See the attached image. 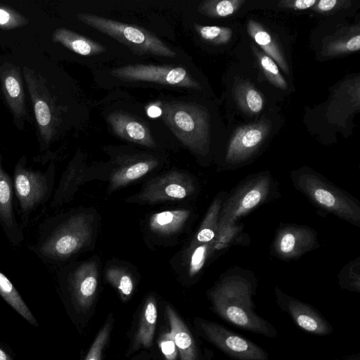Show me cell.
<instances>
[{
    "label": "cell",
    "mask_w": 360,
    "mask_h": 360,
    "mask_svg": "<svg viewBox=\"0 0 360 360\" xmlns=\"http://www.w3.org/2000/svg\"><path fill=\"white\" fill-rule=\"evenodd\" d=\"M188 210H166L153 214L149 220L150 229L158 234L171 235L180 231L189 218Z\"/></svg>",
    "instance_id": "cell-20"
},
{
    "label": "cell",
    "mask_w": 360,
    "mask_h": 360,
    "mask_svg": "<svg viewBox=\"0 0 360 360\" xmlns=\"http://www.w3.org/2000/svg\"><path fill=\"white\" fill-rule=\"evenodd\" d=\"M21 18L18 17L15 13L0 7V27H13L21 23Z\"/></svg>",
    "instance_id": "cell-38"
},
{
    "label": "cell",
    "mask_w": 360,
    "mask_h": 360,
    "mask_svg": "<svg viewBox=\"0 0 360 360\" xmlns=\"http://www.w3.org/2000/svg\"><path fill=\"white\" fill-rule=\"evenodd\" d=\"M248 31L253 40L264 50L267 56L275 60L285 72L288 66L280 46L271 34L255 20H250Z\"/></svg>",
    "instance_id": "cell-22"
},
{
    "label": "cell",
    "mask_w": 360,
    "mask_h": 360,
    "mask_svg": "<svg viewBox=\"0 0 360 360\" xmlns=\"http://www.w3.org/2000/svg\"><path fill=\"white\" fill-rule=\"evenodd\" d=\"M12 189L11 179L3 169L0 160V221L10 232L15 229Z\"/></svg>",
    "instance_id": "cell-24"
},
{
    "label": "cell",
    "mask_w": 360,
    "mask_h": 360,
    "mask_svg": "<svg viewBox=\"0 0 360 360\" xmlns=\"http://www.w3.org/2000/svg\"><path fill=\"white\" fill-rule=\"evenodd\" d=\"M316 2V0H296L294 1H283L282 3H285L287 7L302 10L311 7Z\"/></svg>",
    "instance_id": "cell-39"
},
{
    "label": "cell",
    "mask_w": 360,
    "mask_h": 360,
    "mask_svg": "<svg viewBox=\"0 0 360 360\" xmlns=\"http://www.w3.org/2000/svg\"><path fill=\"white\" fill-rule=\"evenodd\" d=\"M193 323L200 337L232 360H269L263 347L219 323L195 317Z\"/></svg>",
    "instance_id": "cell-6"
},
{
    "label": "cell",
    "mask_w": 360,
    "mask_h": 360,
    "mask_svg": "<svg viewBox=\"0 0 360 360\" xmlns=\"http://www.w3.org/2000/svg\"><path fill=\"white\" fill-rule=\"evenodd\" d=\"M328 360H360V353H353L340 358H335Z\"/></svg>",
    "instance_id": "cell-42"
},
{
    "label": "cell",
    "mask_w": 360,
    "mask_h": 360,
    "mask_svg": "<svg viewBox=\"0 0 360 360\" xmlns=\"http://www.w3.org/2000/svg\"><path fill=\"white\" fill-rule=\"evenodd\" d=\"M3 91L6 99L15 117H22L25 112V96L22 79L18 68L11 66L1 73Z\"/></svg>",
    "instance_id": "cell-19"
},
{
    "label": "cell",
    "mask_w": 360,
    "mask_h": 360,
    "mask_svg": "<svg viewBox=\"0 0 360 360\" xmlns=\"http://www.w3.org/2000/svg\"><path fill=\"white\" fill-rule=\"evenodd\" d=\"M274 295L280 310L286 314L303 332L320 337L333 333V326L311 304L287 295L278 287L274 288Z\"/></svg>",
    "instance_id": "cell-8"
},
{
    "label": "cell",
    "mask_w": 360,
    "mask_h": 360,
    "mask_svg": "<svg viewBox=\"0 0 360 360\" xmlns=\"http://www.w3.org/2000/svg\"><path fill=\"white\" fill-rule=\"evenodd\" d=\"M315 232L306 226L287 225L281 229L275 238L273 249L281 259H294L315 248Z\"/></svg>",
    "instance_id": "cell-13"
},
{
    "label": "cell",
    "mask_w": 360,
    "mask_h": 360,
    "mask_svg": "<svg viewBox=\"0 0 360 360\" xmlns=\"http://www.w3.org/2000/svg\"><path fill=\"white\" fill-rule=\"evenodd\" d=\"M337 0H321L317 1L316 8L320 11H328L335 7Z\"/></svg>",
    "instance_id": "cell-40"
},
{
    "label": "cell",
    "mask_w": 360,
    "mask_h": 360,
    "mask_svg": "<svg viewBox=\"0 0 360 360\" xmlns=\"http://www.w3.org/2000/svg\"><path fill=\"white\" fill-rule=\"evenodd\" d=\"M112 75L128 81L150 82L163 85L200 89L199 84L181 67L129 65L114 69Z\"/></svg>",
    "instance_id": "cell-9"
},
{
    "label": "cell",
    "mask_w": 360,
    "mask_h": 360,
    "mask_svg": "<svg viewBox=\"0 0 360 360\" xmlns=\"http://www.w3.org/2000/svg\"><path fill=\"white\" fill-rule=\"evenodd\" d=\"M254 50L261 68L266 77L274 85L281 89H285L287 88L286 82L281 74L275 61L271 57L258 51L255 48H254Z\"/></svg>",
    "instance_id": "cell-32"
},
{
    "label": "cell",
    "mask_w": 360,
    "mask_h": 360,
    "mask_svg": "<svg viewBox=\"0 0 360 360\" xmlns=\"http://www.w3.org/2000/svg\"><path fill=\"white\" fill-rule=\"evenodd\" d=\"M131 360H149V354L148 352L143 351L134 356Z\"/></svg>",
    "instance_id": "cell-43"
},
{
    "label": "cell",
    "mask_w": 360,
    "mask_h": 360,
    "mask_svg": "<svg viewBox=\"0 0 360 360\" xmlns=\"http://www.w3.org/2000/svg\"><path fill=\"white\" fill-rule=\"evenodd\" d=\"M92 230L89 215H73L42 240L38 248L39 255L47 259H66L89 243Z\"/></svg>",
    "instance_id": "cell-5"
},
{
    "label": "cell",
    "mask_w": 360,
    "mask_h": 360,
    "mask_svg": "<svg viewBox=\"0 0 360 360\" xmlns=\"http://www.w3.org/2000/svg\"><path fill=\"white\" fill-rule=\"evenodd\" d=\"M237 103L243 111L256 114L263 108V99L260 94L248 82L238 84L235 89Z\"/></svg>",
    "instance_id": "cell-27"
},
{
    "label": "cell",
    "mask_w": 360,
    "mask_h": 360,
    "mask_svg": "<svg viewBox=\"0 0 360 360\" xmlns=\"http://www.w3.org/2000/svg\"><path fill=\"white\" fill-rule=\"evenodd\" d=\"M25 77L27 86H29L40 133L44 139L48 141L53 134V121L51 100L46 96V92L45 96H43V91H41V89H38L36 83L32 82L26 75H25Z\"/></svg>",
    "instance_id": "cell-18"
},
{
    "label": "cell",
    "mask_w": 360,
    "mask_h": 360,
    "mask_svg": "<svg viewBox=\"0 0 360 360\" xmlns=\"http://www.w3.org/2000/svg\"><path fill=\"white\" fill-rule=\"evenodd\" d=\"M292 179L297 188L316 205L342 219L359 226V204L320 174L301 170L292 174Z\"/></svg>",
    "instance_id": "cell-2"
},
{
    "label": "cell",
    "mask_w": 360,
    "mask_h": 360,
    "mask_svg": "<svg viewBox=\"0 0 360 360\" xmlns=\"http://www.w3.org/2000/svg\"><path fill=\"white\" fill-rule=\"evenodd\" d=\"M0 295L20 315L32 325L37 321L29 308L7 277L0 272Z\"/></svg>",
    "instance_id": "cell-26"
},
{
    "label": "cell",
    "mask_w": 360,
    "mask_h": 360,
    "mask_svg": "<svg viewBox=\"0 0 360 360\" xmlns=\"http://www.w3.org/2000/svg\"><path fill=\"white\" fill-rule=\"evenodd\" d=\"M214 241L191 245L189 252L188 275H196L203 267L208 256L213 252Z\"/></svg>",
    "instance_id": "cell-30"
},
{
    "label": "cell",
    "mask_w": 360,
    "mask_h": 360,
    "mask_svg": "<svg viewBox=\"0 0 360 360\" xmlns=\"http://www.w3.org/2000/svg\"><path fill=\"white\" fill-rule=\"evenodd\" d=\"M113 322L112 316L109 315L104 325L97 333L84 360H102L103 352L109 340Z\"/></svg>",
    "instance_id": "cell-29"
},
{
    "label": "cell",
    "mask_w": 360,
    "mask_h": 360,
    "mask_svg": "<svg viewBox=\"0 0 360 360\" xmlns=\"http://www.w3.org/2000/svg\"><path fill=\"white\" fill-rule=\"evenodd\" d=\"M158 321V308L155 297L149 295L145 300L138 316L136 326L133 333L127 356L140 349H150L153 345Z\"/></svg>",
    "instance_id": "cell-15"
},
{
    "label": "cell",
    "mask_w": 360,
    "mask_h": 360,
    "mask_svg": "<svg viewBox=\"0 0 360 360\" xmlns=\"http://www.w3.org/2000/svg\"><path fill=\"white\" fill-rule=\"evenodd\" d=\"M158 165V162L156 160H146L131 163L117 169L112 174L109 190L115 191L140 179L156 167Z\"/></svg>",
    "instance_id": "cell-23"
},
{
    "label": "cell",
    "mask_w": 360,
    "mask_h": 360,
    "mask_svg": "<svg viewBox=\"0 0 360 360\" xmlns=\"http://www.w3.org/2000/svg\"><path fill=\"white\" fill-rule=\"evenodd\" d=\"M86 25L117 39L138 54L174 57L176 53L159 38L144 29L92 14L79 13Z\"/></svg>",
    "instance_id": "cell-4"
},
{
    "label": "cell",
    "mask_w": 360,
    "mask_h": 360,
    "mask_svg": "<svg viewBox=\"0 0 360 360\" xmlns=\"http://www.w3.org/2000/svg\"><path fill=\"white\" fill-rule=\"evenodd\" d=\"M108 121L113 131L122 139L147 147L155 146L148 128L136 118L115 112L108 115Z\"/></svg>",
    "instance_id": "cell-17"
},
{
    "label": "cell",
    "mask_w": 360,
    "mask_h": 360,
    "mask_svg": "<svg viewBox=\"0 0 360 360\" xmlns=\"http://www.w3.org/2000/svg\"><path fill=\"white\" fill-rule=\"evenodd\" d=\"M243 2L241 0L208 1L203 2L199 10L210 17H226L233 13Z\"/></svg>",
    "instance_id": "cell-31"
},
{
    "label": "cell",
    "mask_w": 360,
    "mask_h": 360,
    "mask_svg": "<svg viewBox=\"0 0 360 360\" xmlns=\"http://www.w3.org/2000/svg\"><path fill=\"white\" fill-rule=\"evenodd\" d=\"M14 188L22 211L27 214L46 196L48 179L40 171L27 169L19 163L14 172Z\"/></svg>",
    "instance_id": "cell-11"
},
{
    "label": "cell",
    "mask_w": 360,
    "mask_h": 360,
    "mask_svg": "<svg viewBox=\"0 0 360 360\" xmlns=\"http://www.w3.org/2000/svg\"><path fill=\"white\" fill-rule=\"evenodd\" d=\"M255 283L248 277L226 276L208 291L210 309L225 322L243 330L276 338L277 329L255 311Z\"/></svg>",
    "instance_id": "cell-1"
},
{
    "label": "cell",
    "mask_w": 360,
    "mask_h": 360,
    "mask_svg": "<svg viewBox=\"0 0 360 360\" xmlns=\"http://www.w3.org/2000/svg\"><path fill=\"white\" fill-rule=\"evenodd\" d=\"M195 29L203 39L215 44H226L232 36V30L225 27L196 25Z\"/></svg>",
    "instance_id": "cell-33"
},
{
    "label": "cell",
    "mask_w": 360,
    "mask_h": 360,
    "mask_svg": "<svg viewBox=\"0 0 360 360\" xmlns=\"http://www.w3.org/2000/svg\"><path fill=\"white\" fill-rule=\"evenodd\" d=\"M148 114L151 117H157L162 114V110L158 106H150L148 110Z\"/></svg>",
    "instance_id": "cell-41"
},
{
    "label": "cell",
    "mask_w": 360,
    "mask_h": 360,
    "mask_svg": "<svg viewBox=\"0 0 360 360\" xmlns=\"http://www.w3.org/2000/svg\"><path fill=\"white\" fill-rule=\"evenodd\" d=\"M53 39L70 50L82 56L96 55L105 50L101 44L65 28L56 30Z\"/></svg>",
    "instance_id": "cell-21"
},
{
    "label": "cell",
    "mask_w": 360,
    "mask_h": 360,
    "mask_svg": "<svg viewBox=\"0 0 360 360\" xmlns=\"http://www.w3.org/2000/svg\"><path fill=\"white\" fill-rule=\"evenodd\" d=\"M221 206L222 200L221 198H217L212 202L191 245L209 243L214 240L217 233L219 216Z\"/></svg>",
    "instance_id": "cell-25"
},
{
    "label": "cell",
    "mask_w": 360,
    "mask_h": 360,
    "mask_svg": "<svg viewBox=\"0 0 360 360\" xmlns=\"http://www.w3.org/2000/svg\"><path fill=\"white\" fill-rule=\"evenodd\" d=\"M269 130V124L264 121L238 128L230 140L226 162L238 164L248 159L264 142Z\"/></svg>",
    "instance_id": "cell-12"
},
{
    "label": "cell",
    "mask_w": 360,
    "mask_h": 360,
    "mask_svg": "<svg viewBox=\"0 0 360 360\" xmlns=\"http://www.w3.org/2000/svg\"><path fill=\"white\" fill-rule=\"evenodd\" d=\"M165 312L169 331L178 349L179 359L204 360L196 339L177 312L169 304L165 306Z\"/></svg>",
    "instance_id": "cell-16"
},
{
    "label": "cell",
    "mask_w": 360,
    "mask_h": 360,
    "mask_svg": "<svg viewBox=\"0 0 360 360\" xmlns=\"http://www.w3.org/2000/svg\"><path fill=\"white\" fill-rule=\"evenodd\" d=\"M158 345L165 360H178V349L169 330L160 334Z\"/></svg>",
    "instance_id": "cell-36"
},
{
    "label": "cell",
    "mask_w": 360,
    "mask_h": 360,
    "mask_svg": "<svg viewBox=\"0 0 360 360\" xmlns=\"http://www.w3.org/2000/svg\"><path fill=\"white\" fill-rule=\"evenodd\" d=\"M161 115L164 122L186 146L198 153L206 148L209 118L204 109L188 103H169L163 106Z\"/></svg>",
    "instance_id": "cell-3"
},
{
    "label": "cell",
    "mask_w": 360,
    "mask_h": 360,
    "mask_svg": "<svg viewBox=\"0 0 360 360\" xmlns=\"http://www.w3.org/2000/svg\"><path fill=\"white\" fill-rule=\"evenodd\" d=\"M339 285L342 289L349 291L360 292L359 270H354V263L351 262L345 266L339 276Z\"/></svg>",
    "instance_id": "cell-35"
},
{
    "label": "cell",
    "mask_w": 360,
    "mask_h": 360,
    "mask_svg": "<svg viewBox=\"0 0 360 360\" xmlns=\"http://www.w3.org/2000/svg\"><path fill=\"white\" fill-rule=\"evenodd\" d=\"M271 187V179L268 175L258 174L249 179L221 206L218 226L236 223L239 218L262 204Z\"/></svg>",
    "instance_id": "cell-7"
},
{
    "label": "cell",
    "mask_w": 360,
    "mask_h": 360,
    "mask_svg": "<svg viewBox=\"0 0 360 360\" xmlns=\"http://www.w3.org/2000/svg\"><path fill=\"white\" fill-rule=\"evenodd\" d=\"M195 189L194 181L190 176L172 171L148 181L138 199L148 202L178 200L193 194Z\"/></svg>",
    "instance_id": "cell-10"
},
{
    "label": "cell",
    "mask_w": 360,
    "mask_h": 360,
    "mask_svg": "<svg viewBox=\"0 0 360 360\" xmlns=\"http://www.w3.org/2000/svg\"><path fill=\"white\" fill-rule=\"evenodd\" d=\"M98 286V266L94 261H89L78 266L72 273L70 292L77 309L86 311L91 307Z\"/></svg>",
    "instance_id": "cell-14"
},
{
    "label": "cell",
    "mask_w": 360,
    "mask_h": 360,
    "mask_svg": "<svg viewBox=\"0 0 360 360\" xmlns=\"http://www.w3.org/2000/svg\"><path fill=\"white\" fill-rule=\"evenodd\" d=\"M0 360H11L10 356L1 348H0Z\"/></svg>",
    "instance_id": "cell-44"
},
{
    "label": "cell",
    "mask_w": 360,
    "mask_h": 360,
    "mask_svg": "<svg viewBox=\"0 0 360 360\" xmlns=\"http://www.w3.org/2000/svg\"><path fill=\"white\" fill-rule=\"evenodd\" d=\"M360 49V35L358 34L346 39L333 42L328 47V52L332 55L352 52Z\"/></svg>",
    "instance_id": "cell-37"
},
{
    "label": "cell",
    "mask_w": 360,
    "mask_h": 360,
    "mask_svg": "<svg viewBox=\"0 0 360 360\" xmlns=\"http://www.w3.org/2000/svg\"><path fill=\"white\" fill-rule=\"evenodd\" d=\"M240 229L241 226L236 223L218 226L213 251L221 250L230 245L236 239Z\"/></svg>",
    "instance_id": "cell-34"
},
{
    "label": "cell",
    "mask_w": 360,
    "mask_h": 360,
    "mask_svg": "<svg viewBox=\"0 0 360 360\" xmlns=\"http://www.w3.org/2000/svg\"><path fill=\"white\" fill-rule=\"evenodd\" d=\"M107 281L117 288L122 298L126 300L134 291V284L129 274L118 267H110L106 270Z\"/></svg>",
    "instance_id": "cell-28"
}]
</instances>
